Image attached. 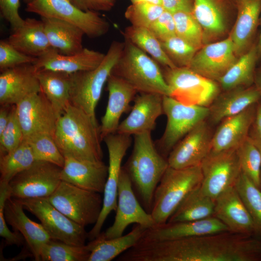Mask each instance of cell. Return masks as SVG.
Wrapping results in <instances>:
<instances>
[{
	"label": "cell",
	"mask_w": 261,
	"mask_h": 261,
	"mask_svg": "<svg viewBox=\"0 0 261 261\" xmlns=\"http://www.w3.org/2000/svg\"><path fill=\"white\" fill-rule=\"evenodd\" d=\"M34 0H23V1L27 4L32 2Z\"/></svg>",
	"instance_id": "obj_58"
},
{
	"label": "cell",
	"mask_w": 261,
	"mask_h": 261,
	"mask_svg": "<svg viewBox=\"0 0 261 261\" xmlns=\"http://www.w3.org/2000/svg\"><path fill=\"white\" fill-rule=\"evenodd\" d=\"M46 198L60 212L84 227L96 223L103 204L100 193L63 181Z\"/></svg>",
	"instance_id": "obj_8"
},
{
	"label": "cell",
	"mask_w": 261,
	"mask_h": 261,
	"mask_svg": "<svg viewBox=\"0 0 261 261\" xmlns=\"http://www.w3.org/2000/svg\"><path fill=\"white\" fill-rule=\"evenodd\" d=\"M41 91L33 63L20 65L1 72V105H16L29 95Z\"/></svg>",
	"instance_id": "obj_20"
},
{
	"label": "cell",
	"mask_w": 261,
	"mask_h": 261,
	"mask_svg": "<svg viewBox=\"0 0 261 261\" xmlns=\"http://www.w3.org/2000/svg\"><path fill=\"white\" fill-rule=\"evenodd\" d=\"M18 200L24 209L34 215L40 221L51 239L70 245H85L88 232L85 227L60 212L46 198Z\"/></svg>",
	"instance_id": "obj_12"
},
{
	"label": "cell",
	"mask_w": 261,
	"mask_h": 261,
	"mask_svg": "<svg viewBox=\"0 0 261 261\" xmlns=\"http://www.w3.org/2000/svg\"><path fill=\"white\" fill-rule=\"evenodd\" d=\"M71 2L83 11H108L115 6L117 0H69Z\"/></svg>",
	"instance_id": "obj_51"
},
{
	"label": "cell",
	"mask_w": 261,
	"mask_h": 261,
	"mask_svg": "<svg viewBox=\"0 0 261 261\" xmlns=\"http://www.w3.org/2000/svg\"><path fill=\"white\" fill-rule=\"evenodd\" d=\"M260 23H261V16H260ZM257 47H258L259 57L260 58V57H261V28L260 34L259 37L258 42L257 43Z\"/></svg>",
	"instance_id": "obj_56"
},
{
	"label": "cell",
	"mask_w": 261,
	"mask_h": 261,
	"mask_svg": "<svg viewBox=\"0 0 261 261\" xmlns=\"http://www.w3.org/2000/svg\"><path fill=\"white\" fill-rule=\"evenodd\" d=\"M254 84L261 99V67L255 72Z\"/></svg>",
	"instance_id": "obj_55"
},
{
	"label": "cell",
	"mask_w": 261,
	"mask_h": 261,
	"mask_svg": "<svg viewBox=\"0 0 261 261\" xmlns=\"http://www.w3.org/2000/svg\"><path fill=\"white\" fill-rule=\"evenodd\" d=\"M24 209L17 199L9 197L4 206L5 219L14 231L21 233L35 260L40 261L41 248L51 237L41 224L33 221L26 216Z\"/></svg>",
	"instance_id": "obj_23"
},
{
	"label": "cell",
	"mask_w": 261,
	"mask_h": 261,
	"mask_svg": "<svg viewBox=\"0 0 261 261\" xmlns=\"http://www.w3.org/2000/svg\"><path fill=\"white\" fill-rule=\"evenodd\" d=\"M213 133L206 120L199 123L171 151L169 166L184 168L200 165L211 151Z\"/></svg>",
	"instance_id": "obj_17"
},
{
	"label": "cell",
	"mask_w": 261,
	"mask_h": 261,
	"mask_svg": "<svg viewBox=\"0 0 261 261\" xmlns=\"http://www.w3.org/2000/svg\"><path fill=\"white\" fill-rule=\"evenodd\" d=\"M261 100L255 86L238 87L220 93L209 106L208 119L217 124L224 119L238 114Z\"/></svg>",
	"instance_id": "obj_28"
},
{
	"label": "cell",
	"mask_w": 261,
	"mask_h": 261,
	"mask_svg": "<svg viewBox=\"0 0 261 261\" xmlns=\"http://www.w3.org/2000/svg\"><path fill=\"white\" fill-rule=\"evenodd\" d=\"M164 11L161 5L139 1L128 7L125 16L132 26L148 28Z\"/></svg>",
	"instance_id": "obj_44"
},
{
	"label": "cell",
	"mask_w": 261,
	"mask_h": 261,
	"mask_svg": "<svg viewBox=\"0 0 261 261\" xmlns=\"http://www.w3.org/2000/svg\"><path fill=\"white\" fill-rule=\"evenodd\" d=\"M111 74L127 82L138 93L170 96V88L158 63L127 40Z\"/></svg>",
	"instance_id": "obj_4"
},
{
	"label": "cell",
	"mask_w": 261,
	"mask_h": 261,
	"mask_svg": "<svg viewBox=\"0 0 261 261\" xmlns=\"http://www.w3.org/2000/svg\"></svg>",
	"instance_id": "obj_60"
},
{
	"label": "cell",
	"mask_w": 261,
	"mask_h": 261,
	"mask_svg": "<svg viewBox=\"0 0 261 261\" xmlns=\"http://www.w3.org/2000/svg\"><path fill=\"white\" fill-rule=\"evenodd\" d=\"M257 103L222 121L213 133L210 152L236 149L247 138L255 119Z\"/></svg>",
	"instance_id": "obj_25"
},
{
	"label": "cell",
	"mask_w": 261,
	"mask_h": 261,
	"mask_svg": "<svg viewBox=\"0 0 261 261\" xmlns=\"http://www.w3.org/2000/svg\"><path fill=\"white\" fill-rule=\"evenodd\" d=\"M41 91L59 117L70 102V74L50 70L36 71Z\"/></svg>",
	"instance_id": "obj_33"
},
{
	"label": "cell",
	"mask_w": 261,
	"mask_h": 261,
	"mask_svg": "<svg viewBox=\"0 0 261 261\" xmlns=\"http://www.w3.org/2000/svg\"><path fill=\"white\" fill-rule=\"evenodd\" d=\"M236 152L241 172L261 189V154L248 136Z\"/></svg>",
	"instance_id": "obj_41"
},
{
	"label": "cell",
	"mask_w": 261,
	"mask_h": 261,
	"mask_svg": "<svg viewBox=\"0 0 261 261\" xmlns=\"http://www.w3.org/2000/svg\"><path fill=\"white\" fill-rule=\"evenodd\" d=\"M15 105L24 140L40 134L53 136L58 117L42 91L29 95Z\"/></svg>",
	"instance_id": "obj_16"
},
{
	"label": "cell",
	"mask_w": 261,
	"mask_h": 261,
	"mask_svg": "<svg viewBox=\"0 0 261 261\" xmlns=\"http://www.w3.org/2000/svg\"><path fill=\"white\" fill-rule=\"evenodd\" d=\"M130 1H131L132 3H133L140 1V0H130Z\"/></svg>",
	"instance_id": "obj_59"
},
{
	"label": "cell",
	"mask_w": 261,
	"mask_h": 261,
	"mask_svg": "<svg viewBox=\"0 0 261 261\" xmlns=\"http://www.w3.org/2000/svg\"><path fill=\"white\" fill-rule=\"evenodd\" d=\"M124 42L114 41L97 68L70 74V102L96 117L95 110L103 87L120 58Z\"/></svg>",
	"instance_id": "obj_5"
},
{
	"label": "cell",
	"mask_w": 261,
	"mask_h": 261,
	"mask_svg": "<svg viewBox=\"0 0 261 261\" xmlns=\"http://www.w3.org/2000/svg\"><path fill=\"white\" fill-rule=\"evenodd\" d=\"M25 141L30 145L35 161H46L61 168L63 167L64 157L57 145L53 135L40 134Z\"/></svg>",
	"instance_id": "obj_42"
},
{
	"label": "cell",
	"mask_w": 261,
	"mask_h": 261,
	"mask_svg": "<svg viewBox=\"0 0 261 261\" xmlns=\"http://www.w3.org/2000/svg\"><path fill=\"white\" fill-rule=\"evenodd\" d=\"M164 114L167 116L164 131L156 146L167 159L174 146L196 125L206 120L209 108L198 105L184 104L169 96H163Z\"/></svg>",
	"instance_id": "obj_9"
},
{
	"label": "cell",
	"mask_w": 261,
	"mask_h": 261,
	"mask_svg": "<svg viewBox=\"0 0 261 261\" xmlns=\"http://www.w3.org/2000/svg\"><path fill=\"white\" fill-rule=\"evenodd\" d=\"M213 216L230 232L255 237L252 219L234 186L228 188L215 199Z\"/></svg>",
	"instance_id": "obj_22"
},
{
	"label": "cell",
	"mask_w": 261,
	"mask_h": 261,
	"mask_svg": "<svg viewBox=\"0 0 261 261\" xmlns=\"http://www.w3.org/2000/svg\"><path fill=\"white\" fill-rule=\"evenodd\" d=\"M226 231H230L227 227L218 218L212 216L197 220L155 225L146 230L141 240H169Z\"/></svg>",
	"instance_id": "obj_19"
},
{
	"label": "cell",
	"mask_w": 261,
	"mask_h": 261,
	"mask_svg": "<svg viewBox=\"0 0 261 261\" xmlns=\"http://www.w3.org/2000/svg\"><path fill=\"white\" fill-rule=\"evenodd\" d=\"M37 58L24 54L12 45L8 41H0V71L27 63H34Z\"/></svg>",
	"instance_id": "obj_47"
},
{
	"label": "cell",
	"mask_w": 261,
	"mask_h": 261,
	"mask_svg": "<svg viewBox=\"0 0 261 261\" xmlns=\"http://www.w3.org/2000/svg\"><path fill=\"white\" fill-rule=\"evenodd\" d=\"M44 29L52 47L63 55H72L82 51V29L77 26L60 19L42 17Z\"/></svg>",
	"instance_id": "obj_32"
},
{
	"label": "cell",
	"mask_w": 261,
	"mask_h": 261,
	"mask_svg": "<svg viewBox=\"0 0 261 261\" xmlns=\"http://www.w3.org/2000/svg\"><path fill=\"white\" fill-rule=\"evenodd\" d=\"M103 140L108 152V175L103 192V204L101 214L97 221L87 233V239L90 241L99 235L108 215L116 210L122 162L131 143L130 135L117 132L109 134Z\"/></svg>",
	"instance_id": "obj_11"
},
{
	"label": "cell",
	"mask_w": 261,
	"mask_h": 261,
	"mask_svg": "<svg viewBox=\"0 0 261 261\" xmlns=\"http://www.w3.org/2000/svg\"><path fill=\"white\" fill-rule=\"evenodd\" d=\"M147 228L135 224L126 235L106 239L101 233L88 243L90 254L88 261H110L135 246L142 238Z\"/></svg>",
	"instance_id": "obj_31"
},
{
	"label": "cell",
	"mask_w": 261,
	"mask_h": 261,
	"mask_svg": "<svg viewBox=\"0 0 261 261\" xmlns=\"http://www.w3.org/2000/svg\"><path fill=\"white\" fill-rule=\"evenodd\" d=\"M200 166L203 175L201 188L215 200L225 189L234 186L241 173L236 149L210 152Z\"/></svg>",
	"instance_id": "obj_14"
},
{
	"label": "cell",
	"mask_w": 261,
	"mask_h": 261,
	"mask_svg": "<svg viewBox=\"0 0 261 261\" xmlns=\"http://www.w3.org/2000/svg\"><path fill=\"white\" fill-rule=\"evenodd\" d=\"M215 199L202 191L200 184L191 189L167 222L197 220L214 216Z\"/></svg>",
	"instance_id": "obj_34"
},
{
	"label": "cell",
	"mask_w": 261,
	"mask_h": 261,
	"mask_svg": "<svg viewBox=\"0 0 261 261\" xmlns=\"http://www.w3.org/2000/svg\"><path fill=\"white\" fill-rule=\"evenodd\" d=\"M131 155L123 168L130 180L133 190L143 208L151 213L156 188L168 168L167 159L158 150L151 132L134 135Z\"/></svg>",
	"instance_id": "obj_3"
},
{
	"label": "cell",
	"mask_w": 261,
	"mask_h": 261,
	"mask_svg": "<svg viewBox=\"0 0 261 261\" xmlns=\"http://www.w3.org/2000/svg\"><path fill=\"white\" fill-rule=\"evenodd\" d=\"M8 42L21 53L38 58L52 48L42 20L27 18L23 24L14 30Z\"/></svg>",
	"instance_id": "obj_30"
},
{
	"label": "cell",
	"mask_w": 261,
	"mask_h": 261,
	"mask_svg": "<svg viewBox=\"0 0 261 261\" xmlns=\"http://www.w3.org/2000/svg\"><path fill=\"white\" fill-rule=\"evenodd\" d=\"M61 169L50 162L35 161L10 180L11 197L18 199L48 197L61 182Z\"/></svg>",
	"instance_id": "obj_13"
},
{
	"label": "cell",
	"mask_w": 261,
	"mask_h": 261,
	"mask_svg": "<svg viewBox=\"0 0 261 261\" xmlns=\"http://www.w3.org/2000/svg\"><path fill=\"white\" fill-rule=\"evenodd\" d=\"M106 83L108 100L100 125L102 140L107 135L116 132L121 116L138 93L127 82L111 73Z\"/></svg>",
	"instance_id": "obj_27"
},
{
	"label": "cell",
	"mask_w": 261,
	"mask_h": 261,
	"mask_svg": "<svg viewBox=\"0 0 261 261\" xmlns=\"http://www.w3.org/2000/svg\"><path fill=\"white\" fill-rule=\"evenodd\" d=\"M25 10L42 17L70 23L82 29L89 38L105 34L110 27L108 21L98 12L81 10L69 0H34L27 4Z\"/></svg>",
	"instance_id": "obj_10"
},
{
	"label": "cell",
	"mask_w": 261,
	"mask_h": 261,
	"mask_svg": "<svg viewBox=\"0 0 261 261\" xmlns=\"http://www.w3.org/2000/svg\"><path fill=\"white\" fill-rule=\"evenodd\" d=\"M123 34L125 39L149 54L158 63L171 68L176 67L165 53L160 41L148 28L131 25Z\"/></svg>",
	"instance_id": "obj_37"
},
{
	"label": "cell",
	"mask_w": 261,
	"mask_h": 261,
	"mask_svg": "<svg viewBox=\"0 0 261 261\" xmlns=\"http://www.w3.org/2000/svg\"><path fill=\"white\" fill-rule=\"evenodd\" d=\"M105 54L84 48L80 52L72 55H63L52 47L37 58L33 63L36 71L50 70L72 74L97 68Z\"/></svg>",
	"instance_id": "obj_26"
},
{
	"label": "cell",
	"mask_w": 261,
	"mask_h": 261,
	"mask_svg": "<svg viewBox=\"0 0 261 261\" xmlns=\"http://www.w3.org/2000/svg\"><path fill=\"white\" fill-rule=\"evenodd\" d=\"M148 29L160 41L176 35L173 14L164 10Z\"/></svg>",
	"instance_id": "obj_48"
},
{
	"label": "cell",
	"mask_w": 261,
	"mask_h": 261,
	"mask_svg": "<svg viewBox=\"0 0 261 261\" xmlns=\"http://www.w3.org/2000/svg\"><path fill=\"white\" fill-rule=\"evenodd\" d=\"M163 97L151 93H140L136 96L130 113L119 123L116 132L131 136L151 132L157 118L164 114Z\"/></svg>",
	"instance_id": "obj_21"
},
{
	"label": "cell",
	"mask_w": 261,
	"mask_h": 261,
	"mask_svg": "<svg viewBox=\"0 0 261 261\" xmlns=\"http://www.w3.org/2000/svg\"><path fill=\"white\" fill-rule=\"evenodd\" d=\"M237 59L232 42L228 38L203 45L193 58L188 68L218 82Z\"/></svg>",
	"instance_id": "obj_18"
},
{
	"label": "cell",
	"mask_w": 261,
	"mask_h": 261,
	"mask_svg": "<svg viewBox=\"0 0 261 261\" xmlns=\"http://www.w3.org/2000/svg\"><path fill=\"white\" fill-rule=\"evenodd\" d=\"M261 0H239L237 19L229 36L237 56L246 52L254 44L260 21Z\"/></svg>",
	"instance_id": "obj_29"
},
{
	"label": "cell",
	"mask_w": 261,
	"mask_h": 261,
	"mask_svg": "<svg viewBox=\"0 0 261 261\" xmlns=\"http://www.w3.org/2000/svg\"><path fill=\"white\" fill-rule=\"evenodd\" d=\"M20 0H0V11L2 17L11 25L13 30L19 28L24 22L19 13Z\"/></svg>",
	"instance_id": "obj_50"
},
{
	"label": "cell",
	"mask_w": 261,
	"mask_h": 261,
	"mask_svg": "<svg viewBox=\"0 0 261 261\" xmlns=\"http://www.w3.org/2000/svg\"><path fill=\"white\" fill-rule=\"evenodd\" d=\"M203 178L200 164L184 168L168 167L158 185L151 214L156 225L165 223L176 207Z\"/></svg>",
	"instance_id": "obj_6"
},
{
	"label": "cell",
	"mask_w": 261,
	"mask_h": 261,
	"mask_svg": "<svg viewBox=\"0 0 261 261\" xmlns=\"http://www.w3.org/2000/svg\"><path fill=\"white\" fill-rule=\"evenodd\" d=\"M12 105H1L0 109V134H1L7 125L9 119Z\"/></svg>",
	"instance_id": "obj_54"
},
{
	"label": "cell",
	"mask_w": 261,
	"mask_h": 261,
	"mask_svg": "<svg viewBox=\"0 0 261 261\" xmlns=\"http://www.w3.org/2000/svg\"><path fill=\"white\" fill-rule=\"evenodd\" d=\"M35 161L30 145L23 140L13 151L0 155V183L9 184L15 175L29 168Z\"/></svg>",
	"instance_id": "obj_38"
},
{
	"label": "cell",
	"mask_w": 261,
	"mask_h": 261,
	"mask_svg": "<svg viewBox=\"0 0 261 261\" xmlns=\"http://www.w3.org/2000/svg\"><path fill=\"white\" fill-rule=\"evenodd\" d=\"M164 68L161 70L170 89V96L184 104L209 107L219 94L217 81L188 67Z\"/></svg>",
	"instance_id": "obj_7"
},
{
	"label": "cell",
	"mask_w": 261,
	"mask_h": 261,
	"mask_svg": "<svg viewBox=\"0 0 261 261\" xmlns=\"http://www.w3.org/2000/svg\"><path fill=\"white\" fill-rule=\"evenodd\" d=\"M192 14L204 37H216L225 32L226 21L217 0H194Z\"/></svg>",
	"instance_id": "obj_36"
},
{
	"label": "cell",
	"mask_w": 261,
	"mask_h": 261,
	"mask_svg": "<svg viewBox=\"0 0 261 261\" xmlns=\"http://www.w3.org/2000/svg\"><path fill=\"white\" fill-rule=\"evenodd\" d=\"M140 1L147 2L152 4L157 5H161L162 4V0H140Z\"/></svg>",
	"instance_id": "obj_57"
},
{
	"label": "cell",
	"mask_w": 261,
	"mask_h": 261,
	"mask_svg": "<svg viewBox=\"0 0 261 261\" xmlns=\"http://www.w3.org/2000/svg\"><path fill=\"white\" fill-rule=\"evenodd\" d=\"M23 140V133L17 117L16 105H13L7 125L0 134V155L13 151Z\"/></svg>",
	"instance_id": "obj_46"
},
{
	"label": "cell",
	"mask_w": 261,
	"mask_h": 261,
	"mask_svg": "<svg viewBox=\"0 0 261 261\" xmlns=\"http://www.w3.org/2000/svg\"><path fill=\"white\" fill-rule=\"evenodd\" d=\"M135 261H261V240L230 231L163 241H140Z\"/></svg>",
	"instance_id": "obj_1"
},
{
	"label": "cell",
	"mask_w": 261,
	"mask_h": 261,
	"mask_svg": "<svg viewBox=\"0 0 261 261\" xmlns=\"http://www.w3.org/2000/svg\"><path fill=\"white\" fill-rule=\"evenodd\" d=\"M8 198L5 193H0V235L4 239L6 244L19 246L25 241L24 237L18 232H12L10 230L4 216V206Z\"/></svg>",
	"instance_id": "obj_49"
},
{
	"label": "cell",
	"mask_w": 261,
	"mask_h": 261,
	"mask_svg": "<svg viewBox=\"0 0 261 261\" xmlns=\"http://www.w3.org/2000/svg\"><path fill=\"white\" fill-rule=\"evenodd\" d=\"M117 203L112 225L102 232L106 239L123 235L131 224L141 225L147 229L156 225L151 213L142 206L135 195L130 177L122 168L118 185Z\"/></svg>",
	"instance_id": "obj_15"
},
{
	"label": "cell",
	"mask_w": 261,
	"mask_h": 261,
	"mask_svg": "<svg viewBox=\"0 0 261 261\" xmlns=\"http://www.w3.org/2000/svg\"><path fill=\"white\" fill-rule=\"evenodd\" d=\"M53 137L64 157L102 161V139L96 118L71 103L58 118Z\"/></svg>",
	"instance_id": "obj_2"
},
{
	"label": "cell",
	"mask_w": 261,
	"mask_h": 261,
	"mask_svg": "<svg viewBox=\"0 0 261 261\" xmlns=\"http://www.w3.org/2000/svg\"><path fill=\"white\" fill-rule=\"evenodd\" d=\"M160 43L168 58L178 67H188L198 51L176 35Z\"/></svg>",
	"instance_id": "obj_45"
},
{
	"label": "cell",
	"mask_w": 261,
	"mask_h": 261,
	"mask_svg": "<svg viewBox=\"0 0 261 261\" xmlns=\"http://www.w3.org/2000/svg\"><path fill=\"white\" fill-rule=\"evenodd\" d=\"M234 186L252 219L255 237L261 240V190L242 172Z\"/></svg>",
	"instance_id": "obj_40"
},
{
	"label": "cell",
	"mask_w": 261,
	"mask_h": 261,
	"mask_svg": "<svg viewBox=\"0 0 261 261\" xmlns=\"http://www.w3.org/2000/svg\"><path fill=\"white\" fill-rule=\"evenodd\" d=\"M175 25L176 35L197 50L203 46V30L192 13L179 12L173 14Z\"/></svg>",
	"instance_id": "obj_43"
},
{
	"label": "cell",
	"mask_w": 261,
	"mask_h": 261,
	"mask_svg": "<svg viewBox=\"0 0 261 261\" xmlns=\"http://www.w3.org/2000/svg\"><path fill=\"white\" fill-rule=\"evenodd\" d=\"M248 137L261 154V103L257 104L255 118L250 128Z\"/></svg>",
	"instance_id": "obj_53"
},
{
	"label": "cell",
	"mask_w": 261,
	"mask_h": 261,
	"mask_svg": "<svg viewBox=\"0 0 261 261\" xmlns=\"http://www.w3.org/2000/svg\"><path fill=\"white\" fill-rule=\"evenodd\" d=\"M259 58L257 43L242 54L218 82L224 90L253 85Z\"/></svg>",
	"instance_id": "obj_35"
},
{
	"label": "cell",
	"mask_w": 261,
	"mask_h": 261,
	"mask_svg": "<svg viewBox=\"0 0 261 261\" xmlns=\"http://www.w3.org/2000/svg\"><path fill=\"white\" fill-rule=\"evenodd\" d=\"M61 181L88 190L103 193L108 175V166L102 161L94 162L64 157Z\"/></svg>",
	"instance_id": "obj_24"
},
{
	"label": "cell",
	"mask_w": 261,
	"mask_h": 261,
	"mask_svg": "<svg viewBox=\"0 0 261 261\" xmlns=\"http://www.w3.org/2000/svg\"><path fill=\"white\" fill-rule=\"evenodd\" d=\"M164 9L172 14L179 12L192 13L194 0H162Z\"/></svg>",
	"instance_id": "obj_52"
},
{
	"label": "cell",
	"mask_w": 261,
	"mask_h": 261,
	"mask_svg": "<svg viewBox=\"0 0 261 261\" xmlns=\"http://www.w3.org/2000/svg\"><path fill=\"white\" fill-rule=\"evenodd\" d=\"M90 254L88 244L75 246L51 239L42 246L40 261H88Z\"/></svg>",
	"instance_id": "obj_39"
}]
</instances>
